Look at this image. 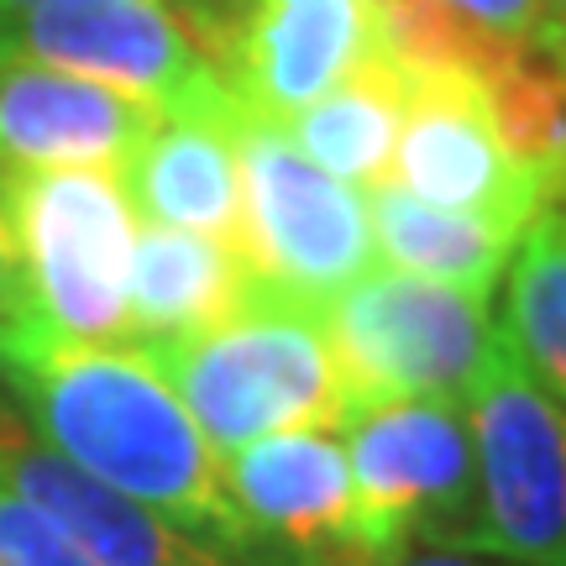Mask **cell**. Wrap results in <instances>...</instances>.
Wrapping results in <instances>:
<instances>
[{"mask_svg":"<svg viewBox=\"0 0 566 566\" xmlns=\"http://www.w3.org/2000/svg\"><path fill=\"white\" fill-rule=\"evenodd\" d=\"M0 384L48 451L163 514L205 546L258 566H300L231 509L221 457L153 367L126 346H69L21 331L0 342Z\"/></svg>","mask_w":566,"mask_h":566,"instance_id":"cell-1","label":"cell"},{"mask_svg":"<svg viewBox=\"0 0 566 566\" xmlns=\"http://www.w3.org/2000/svg\"><path fill=\"white\" fill-rule=\"evenodd\" d=\"M137 357L174 388L216 457L279 430H342L357 415L321 310L273 294L268 283L221 325L142 346Z\"/></svg>","mask_w":566,"mask_h":566,"instance_id":"cell-2","label":"cell"},{"mask_svg":"<svg viewBox=\"0 0 566 566\" xmlns=\"http://www.w3.org/2000/svg\"><path fill=\"white\" fill-rule=\"evenodd\" d=\"M27 321L69 346H126L137 210L105 168L0 174Z\"/></svg>","mask_w":566,"mask_h":566,"instance_id":"cell-3","label":"cell"},{"mask_svg":"<svg viewBox=\"0 0 566 566\" xmlns=\"http://www.w3.org/2000/svg\"><path fill=\"white\" fill-rule=\"evenodd\" d=\"M321 321L357 394V409L384 399L467 405L504 336L483 294L415 279L399 268H367L363 279L321 304Z\"/></svg>","mask_w":566,"mask_h":566,"instance_id":"cell-4","label":"cell"},{"mask_svg":"<svg viewBox=\"0 0 566 566\" xmlns=\"http://www.w3.org/2000/svg\"><path fill=\"white\" fill-rule=\"evenodd\" d=\"M231 142L242 168V252L273 294L321 310L352 279L378 268L363 189L315 168L279 122L252 116L242 101L231 116Z\"/></svg>","mask_w":566,"mask_h":566,"instance_id":"cell-5","label":"cell"},{"mask_svg":"<svg viewBox=\"0 0 566 566\" xmlns=\"http://www.w3.org/2000/svg\"><path fill=\"white\" fill-rule=\"evenodd\" d=\"M478 457V514L467 551L509 566H566V409L499 336L467 399Z\"/></svg>","mask_w":566,"mask_h":566,"instance_id":"cell-6","label":"cell"},{"mask_svg":"<svg viewBox=\"0 0 566 566\" xmlns=\"http://www.w3.org/2000/svg\"><path fill=\"white\" fill-rule=\"evenodd\" d=\"M346 467L357 488L363 551L399 546L467 551L478 514V457L462 405L384 399L342 424Z\"/></svg>","mask_w":566,"mask_h":566,"instance_id":"cell-7","label":"cell"},{"mask_svg":"<svg viewBox=\"0 0 566 566\" xmlns=\"http://www.w3.org/2000/svg\"><path fill=\"white\" fill-rule=\"evenodd\" d=\"M0 63L74 74L137 95L153 111L200 105L231 90L158 0H32L0 11Z\"/></svg>","mask_w":566,"mask_h":566,"instance_id":"cell-8","label":"cell"},{"mask_svg":"<svg viewBox=\"0 0 566 566\" xmlns=\"http://www.w3.org/2000/svg\"><path fill=\"white\" fill-rule=\"evenodd\" d=\"M405 74V69H399ZM399 189L415 200L530 231L556 210V189L535 174L493 116L478 69H415L405 74V122L394 147Z\"/></svg>","mask_w":566,"mask_h":566,"instance_id":"cell-9","label":"cell"},{"mask_svg":"<svg viewBox=\"0 0 566 566\" xmlns=\"http://www.w3.org/2000/svg\"><path fill=\"white\" fill-rule=\"evenodd\" d=\"M221 483L242 525L300 566L367 562L342 430L263 436L221 457Z\"/></svg>","mask_w":566,"mask_h":566,"instance_id":"cell-10","label":"cell"},{"mask_svg":"<svg viewBox=\"0 0 566 566\" xmlns=\"http://www.w3.org/2000/svg\"><path fill=\"white\" fill-rule=\"evenodd\" d=\"M373 59H384L378 0H252L221 80L252 116L289 126Z\"/></svg>","mask_w":566,"mask_h":566,"instance_id":"cell-11","label":"cell"},{"mask_svg":"<svg viewBox=\"0 0 566 566\" xmlns=\"http://www.w3.org/2000/svg\"><path fill=\"white\" fill-rule=\"evenodd\" d=\"M0 483L42 509L95 566H258L221 546H205L163 514L95 483L38 436H27L17 420H0Z\"/></svg>","mask_w":566,"mask_h":566,"instance_id":"cell-12","label":"cell"},{"mask_svg":"<svg viewBox=\"0 0 566 566\" xmlns=\"http://www.w3.org/2000/svg\"><path fill=\"white\" fill-rule=\"evenodd\" d=\"M231 116H237L231 90L216 101L153 116V126L116 168L137 221L242 247V168H237Z\"/></svg>","mask_w":566,"mask_h":566,"instance_id":"cell-13","label":"cell"},{"mask_svg":"<svg viewBox=\"0 0 566 566\" xmlns=\"http://www.w3.org/2000/svg\"><path fill=\"white\" fill-rule=\"evenodd\" d=\"M153 116H158L153 105L122 90L32 63H0V174H38V168L116 174Z\"/></svg>","mask_w":566,"mask_h":566,"instance_id":"cell-14","label":"cell"},{"mask_svg":"<svg viewBox=\"0 0 566 566\" xmlns=\"http://www.w3.org/2000/svg\"><path fill=\"white\" fill-rule=\"evenodd\" d=\"M258 289H263V279L252 273L237 242L147 226V231H137V252H132V336H126V352L210 331L226 315H237Z\"/></svg>","mask_w":566,"mask_h":566,"instance_id":"cell-15","label":"cell"},{"mask_svg":"<svg viewBox=\"0 0 566 566\" xmlns=\"http://www.w3.org/2000/svg\"><path fill=\"white\" fill-rule=\"evenodd\" d=\"M367 216H373L378 258H388L399 273L451 283V289L483 294V300H493L499 279L514 263V247L525 237V231L483 221V216L424 205L399 184H373L367 189Z\"/></svg>","mask_w":566,"mask_h":566,"instance_id":"cell-16","label":"cell"},{"mask_svg":"<svg viewBox=\"0 0 566 566\" xmlns=\"http://www.w3.org/2000/svg\"><path fill=\"white\" fill-rule=\"evenodd\" d=\"M399 122H405V74L388 59H373L363 74H352L310 111H300L283 132L331 179L373 189V184H388Z\"/></svg>","mask_w":566,"mask_h":566,"instance_id":"cell-17","label":"cell"},{"mask_svg":"<svg viewBox=\"0 0 566 566\" xmlns=\"http://www.w3.org/2000/svg\"><path fill=\"white\" fill-rule=\"evenodd\" d=\"M499 325L535 384L566 409V221L556 210H546L514 247Z\"/></svg>","mask_w":566,"mask_h":566,"instance_id":"cell-18","label":"cell"},{"mask_svg":"<svg viewBox=\"0 0 566 566\" xmlns=\"http://www.w3.org/2000/svg\"><path fill=\"white\" fill-rule=\"evenodd\" d=\"M0 566H95L42 509L0 483Z\"/></svg>","mask_w":566,"mask_h":566,"instance_id":"cell-19","label":"cell"},{"mask_svg":"<svg viewBox=\"0 0 566 566\" xmlns=\"http://www.w3.org/2000/svg\"><path fill=\"white\" fill-rule=\"evenodd\" d=\"M451 17H462L467 27H478L488 38L514 42V48H546V53H566V27L551 17L546 0H430Z\"/></svg>","mask_w":566,"mask_h":566,"instance_id":"cell-20","label":"cell"},{"mask_svg":"<svg viewBox=\"0 0 566 566\" xmlns=\"http://www.w3.org/2000/svg\"><path fill=\"white\" fill-rule=\"evenodd\" d=\"M21 331H38V325L27 321L17 242H11V226H6V210H0V342H6V336H21Z\"/></svg>","mask_w":566,"mask_h":566,"instance_id":"cell-21","label":"cell"},{"mask_svg":"<svg viewBox=\"0 0 566 566\" xmlns=\"http://www.w3.org/2000/svg\"><path fill=\"white\" fill-rule=\"evenodd\" d=\"M346 566H509L493 556H472V551H436V546H399L384 556H367V562H346Z\"/></svg>","mask_w":566,"mask_h":566,"instance_id":"cell-22","label":"cell"},{"mask_svg":"<svg viewBox=\"0 0 566 566\" xmlns=\"http://www.w3.org/2000/svg\"><path fill=\"white\" fill-rule=\"evenodd\" d=\"M546 6H551V17H556V21L566 27V0H546Z\"/></svg>","mask_w":566,"mask_h":566,"instance_id":"cell-23","label":"cell"},{"mask_svg":"<svg viewBox=\"0 0 566 566\" xmlns=\"http://www.w3.org/2000/svg\"><path fill=\"white\" fill-rule=\"evenodd\" d=\"M21 6H32V0H0V11H21Z\"/></svg>","mask_w":566,"mask_h":566,"instance_id":"cell-24","label":"cell"},{"mask_svg":"<svg viewBox=\"0 0 566 566\" xmlns=\"http://www.w3.org/2000/svg\"><path fill=\"white\" fill-rule=\"evenodd\" d=\"M556 216H562V221H566V200H562V205H556Z\"/></svg>","mask_w":566,"mask_h":566,"instance_id":"cell-25","label":"cell"}]
</instances>
